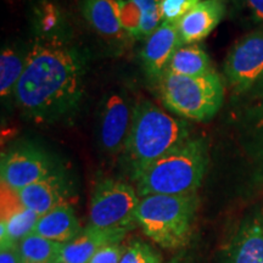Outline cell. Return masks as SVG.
I'll list each match as a JSON object with an SVG mask.
<instances>
[{
  "label": "cell",
  "instance_id": "6da1fadb",
  "mask_svg": "<svg viewBox=\"0 0 263 263\" xmlns=\"http://www.w3.org/2000/svg\"><path fill=\"white\" fill-rule=\"evenodd\" d=\"M84 80V59L77 48L61 35H38L25 57L16 103L31 118L55 121L80 104Z\"/></svg>",
  "mask_w": 263,
  "mask_h": 263
},
{
  "label": "cell",
  "instance_id": "7a4b0ae2",
  "mask_svg": "<svg viewBox=\"0 0 263 263\" xmlns=\"http://www.w3.org/2000/svg\"><path fill=\"white\" fill-rule=\"evenodd\" d=\"M189 138L190 127L185 121L171 116L150 101H139L133 108L123 150L132 178Z\"/></svg>",
  "mask_w": 263,
  "mask_h": 263
},
{
  "label": "cell",
  "instance_id": "3957f363",
  "mask_svg": "<svg viewBox=\"0 0 263 263\" xmlns=\"http://www.w3.org/2000/svg\"><path fill=\"white\" fill-rule=\"evenodd\" d=\"M209 149L201 138H189L141 171L134 178L139 196L196 194L209 167Z\"/></svg>",
  "mask_w": 263,
  "mask_h": 263
},
{
  "label": "cell",
  "instance_id": "277c9868",
  "mask_svg": "<svg viewBox=\"0 0 263 263\" xmlns=\"http://www.w3.org/2000/svg\"><path fill=\"white\" fill-rule=\"evenodd\" d=\"M199 207L196 194L143 196L137 210V221L144 234L163 249H179L192 238Z\"/></svg>",
  "mask_w": 263,
  "mask_h": 263
},
{
  "label": "cell",
  "instance_id": "5b68a950",
  "mask_svg": "<svg viewBox=\"0 0 263 263\" xmlns=\"http://www.w3.org/2000/svg\"><path fill=\"white\" fill-rule=\"evenodd\" d=\"M157 82L164 106L188 120H210L224 100V84L216 71L197 77L163 73Z\"/></svg>",
  "mask_w": 263,
  "mask_h": 263
},
{
  "label": "cell",
  "instance_id": "8992f818",
  "mask_svg": "<svg viewBox=\"0 0 263 263\" xmlns=\"http://www.w3.org/2000/svg\"><path fill=\"white\" fill-rule=\"evenodd\" d=\"M140 197L137 189L116 179L100 180L93 190L89 207V226L103 230L128 233L138 224L137 210Z\"/></svg>",
  "mask_w": 263,
  "mask_h": 263
},
{
  "label": "cell",
  "instance_id": "52a82bcc",
  "mask_svg": "<svg viewBox=\"0 0 263 263\" xmlns=\"http://www.w3.org/2000/svg\"><path fill=\"white\" fill-rule=\"evenodd\" d=\"M224 74L238 94L263 83V29L245 35L232 48L224 62Z\"/></svg>",
  "mask_w": 263,
  "mask_h": 263
},
{
  "label": "cell",
  "instance_id": "ba28073f",
  "mask_svg": "<svg viewBox=\"0 0 263 263\" xmlns=\"http://www.w3.org/2000/svg\"><path fill=\"white\" fill-rule=\"evenodd\" d=\"M54 171L51 161L43 151L32 146H21L3 155L0 177L2 183L18 192Z\"/></svg>",
  "mask_w": 263,
  "mask_h": 263
},
{
  "label": "cell",
  "instance_id": "9c48e42d",
  "mask_svg": "<svg viewBox=\"0 0 263 263\" xmlns=\"http://www.w3.org/2000/svg\"><path fill=\"white\" fill-rule=\"evenodd\" d=\"M0 200V245L2 248L18 246L21 240L33 233L39 216L25 206L16 190L4 183H2Z\"/></svg>",
  "mask_w": 263,
  "mask_h": 263
},
{
  "label": "cell",
  "instance_id": "30bf717a",
  "mask_svg": "<svg viewBox=\"0 0 263 263\" xmlns=\"http://www.w3.org/2000/svg\"><path fill=\"white\" fill-rule=\"evenodd\" d=\"M133 110L121 94H111L105 100L100 116V143L108 154L124 150L129 134Z\"/></svg>",
  "mask_w": 263,
  "mask_h": 263
},
{
  "label": "cell",
  "instance_id": "8fae6325",
  "mask_svg": "<svg viewBox=\"0 0 263 263\" xmlns=\"http://www.w3.org/2000/svg\"><path fill=\"white\" fill-rule=\"evenodd\" d=\"M176 24L162 22L153 34L146 38L141 50V61L147 77L159 81L177 49L182 47Z\"/></svg>",
  "mask_w": 263,
  "mask_h": 263
},
{
  "label": "cell",
  "instance_id": "7c38bea8",
  "mask_svg": "<svg viewBox=\"0 0 263 263\" xmlns=\"http://www.w3.org/2000/svg\"><path fill=\"white\" fill-rule=\"evenodd\" d=\"M221 263H263V216L241 223L222 252Z\"/></svg>",
  "mask_w": 263,
  "mask_h": 263
},
{
  "label": "cell",
  "instance_id": "4fadbf2b",
  "mask_svg": "<svg viewBox=\"0 0 263 263\" xmlns=\"http://www.w3.org/2000/svg\"><path fill=\"white\" fill-rule=\"evenodd\" d=\"M126 232L103 230L88 226L76 238L61 244L57 263H89L93 256L108 244H120Z\"/></svg>",
  "mask_w": 263,
  "mask_h": 263
},
{
  "label": "cell",
  "instance_id": "5bb4252c",
  "mask_svg": "<svg viewBox=\"0 0 263 263\" xmlns=\"http://www.w3.org/2000/svg\"><path fill=\"white\" fill-rule=\"evenodd\" d=\"M223 0H201L177 22L182 44H195L210 35L224 15Z\"/></svg>",
  "mask_w": 263,
  "mask_h": 263
},
{
  "label": "cell",
  "instance_id": "9a60e30c",
  "mask_svg": "<svg viewBox=\"0 0 263 263\" xmlns=\"http://www.w3.org/2000/svg\"><path fill=\"white\" fill-rule=\"evenodd\" d=\"M21 201L41 217L55 207L66 203L70 195L68 184L61 173L54 172L38 182L18 190Z\"/></svg>",
  "mask_w": 263,
  "mask_h": 263
},
{
  "label": "cell",
  "instance_id": "2e32d148",
  "mask_svg": "<svg viewBox=\"0 0 263 263\" xmlns=\"http://www.w3.org/2000/svg\"><path fill=\"white\" fill-rule=\"evenodd\" d=\"M82 232L74 210L68 202L55 207L39 217L33 233L52 241L65 244Z\"/></svg>",
  "mask_w": 263,
  "mask_h": 263
},
{
  "label": "cell",
  "instance_id": "e0dca14e",
  "mask_svg": "<svg viewBox=\"0 0 263 263\" xmlns=\"http://www.w3.org/2000/svg\"><path fill=\"white\" fill-rule=\"evenodd\" d=\"M82 12L99 34L106 38H121L123 34L120 0H83Z\"/></svg>",
  "mask_w": 263,
  "mask_h": 263
},
{
  "label": "cell",
  "instance_id": "ac0fdd59",
  "mask_svg": "<svg viewBox=\"0 0 263 263\" xmlns=\"http://www.w3.org/2000/svg\"><path fill=\"white\" fill-rule=\"evenodd\" d=\"M215 71L209 55L196 44H185L177 49L163 73L197 77Z\"/></svg>",
  "mask_w": 263,
  "mask_h": 263
},
{
  "label": "cell",
  "instance_id": "d6986e66",
  "mask_svg": "<svg viewBox=\"0 0 263 263\" xmlns=\"http://www.w3.org/2000/svg\"><path fill=\"white\" fill-rule=\"evenodd\" d=\"M17 248L24 263H57L61 244L31 233Z\"/></svg>",
  "mask_w": 263,
  "mask_h": 263
},
{
  "label": "cell",
  "instance_id": "ffe728a7",
  "mask_svg": "<svg viewBox=\"0 0 263 263\" xmlns=\"http://www.w3.org/2000/svg\"><path fill=\"white\" fill-rule=\"evenodd\" d=\"M25 68V58L14 48H3L0 54V95L8 98L15 91Z\"/></svg>",
  "mask_w": 263,
  "mask_h": 263
},
{
  "label": "cell",
  "instance_id": "44dd1931",
  "mask_svg": "<svg viewBox=\"0 0 263 263\" xmlns=\"http://www.w3.org/2000/svg\"><path fill=\"white\" fill-rule=\"evenodd\" d=\"M120 263H162V258L149 244L136 239L123 248Z\"/></svg>",
  "mask_w": 263,
  "mask_h": 263
},
{
  "label": "cell",
  "instance_id": "7402d4cb",
  "mask_svg": "<svg viewBox=\"0 0 263 263\" xmlns=\"http://www.w3.org/2000/svg\"><path fill=\"white\" fill-rule=\"evenodd\" d=\"M141 12L140 38H147L162 24L159 11V0H132Z\"/></svg>",
  "mask_w": 263,
  "mask_h": 263
},
{
  "label": "cell",
  "instance_id": "603a6c76",
  "mask_svg": "<svg viewBox=\"0 0 263 263\" xmlns=\"http://www.w3.org/2000/svg\"><path fill=\"white\" fill-rule=\"evenodd\" d=\"M201 0H159L161 21L177 24Z\"/></svg>",
  "mask_w": 263,
  "mask_h": 263
},
{
  "label": "cell",
  "instance_id": "cb8c5ba5",
  "mask_svg": "<svg viewBox=\"0 0 263 263\" xmlns=\"http://www.w3.org/2000/svg\"><path fill=\"white\" fill-rule=\"evenodd\" d=\"M121 22L124 32L129 33L132 37L140 39L141 12L132 0H120Z\"/></svg>",
  "mask_w": 263,
  "mask_h": 263
},
{
  "label": "cell",
  "instance_id": "d4e9b609",
  "mask_svg": "<svg viewBox=\"0 0 263 263\" xmlns=\"http://www.w3.org/2000/svg\"><path fill=\"white\" fill-rule=\"evenodd\" d=\"M123 248L120 244H108L93 256L89 263H120Z\"/></svg>",
  "mask_w": 263,
  "mask_h": 263
},
{
  "label": "cell",
  "instance_id": "484cf974",
  "mask_svg": "<svg viewBox=\"0 0 263 263\" xmlns=\"http://www.w3.org/2000/svg\"><path fill=\"white\" fill-rule=\"evenodd\" d=\"M0 263H24L17 246L2 248V251H0Z\"/></svg>",
  "mask_w": 263,
  "mask_h": 263
},
{
  "label": "cell",
  "instance_id": "4316f807",
  "mask_svg": "<svg viewBox=\"0 0 263 263\" xmlns=\"http://www.w3.org/2000/svg\"><path fill=\"white\" fill-rule=\"evenodd\" d=\"M256 21L263 22V0H246Z\"/></svg>",
  "mask_w": 263,
  "mask_h": 263
},
{
  "label": "cell",
  "instance_id": "83f0119b",
  "mask_svg": "<svg viewBox=\"0 0 263 263\" xmlns=\"http://www.w3.org/2000/svg\"><path fill=\"white\" fill-rule=\"evenodd\" d=\"M261 134H259V147H258V153H259V159L263 162V121H262V124H261Z\"/></svg>",
  "mask_w": 263,
  "mask_h": 263
},
{
  "label": "cell",
  "instance_id": "f1b7e54d",
  "mask_svg": "<svg viewBox=\"0 0 263 263\" xmlns=\"http://www.w3.org/2000/svg\"><path fill=\"white\" fill-rule=\"evenodd\" d=\"M168 263H182V262H180L179 259H177V258H176V259H172V261H170Z\"/></svg>",
  "mask_w": 263,
  "mask_h": 263
},
{
  "label": "cell",
  "instance_id": "f546056e",
  "mask_svg": "<svg viewBox=\"0 0 263 263\" xmlns=\"http://www.w3.org/2000/svg\"><path fill=\"white\" fill-rule=\"evenodd\" d=\"M262 84H263V83H262Z\"/></svg>",
  "mask_w": 263,
  "mask_h": 263
}]
</instances>
